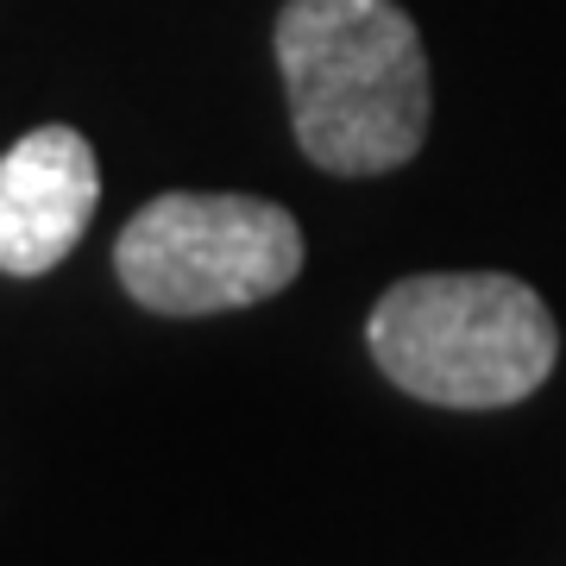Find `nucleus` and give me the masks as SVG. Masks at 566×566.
Listing matches in <instances>:
<instances>
[{"mask_svg":"<svg viewBox=\"0 0 566 566\" xmlns=\"http://www.w3.org/2000/svg\"><path fill=\"white\" fill-rule=\"evenodd\" d=\"M277 70L303 158L327 177H385L428 139L434 82L397 0H283Z\"/></svg>","mask_w":566,"mask_h":566,"instance_id":"f257e3e1","label":"nucleus"},{"mask_svg":"<svg viewBox=\"0 0 566 566\" xmlns=\"http://www.w3.org/2000/svg\"><path fill=\"white\" fill-rule=\"evenodd\" d=\"M365 346L397 390L441 409H510L547 385L560 327L510 271H422L371 303Z\"/></svg>","mask_w":566,"mask_h":566,"instance_id":"f03ea898","label":"nucleus"},{"mask_svg":"<svg viewBox=\"0 0 566 566\" xmlns=\"http://www.w3.org/2000/svg\"><path fill=\"white\" fill-rule=\"evenodd\" d=\"M120 290L151 315H227L271 303L303 271V227L264 196L170 189L114 240Z\"/></svg>","mask_w":566,"mask_h":566,"instance_id":"7ed1b4c3","label":"nucleus"},{"mask_svg":"<svg viewBox=\"0 0 566 566\" xmlns=\"http://www.w3.org/2000/svg\"><path fill=\"white\" fill-rule=\"evenodd\" d=\"M102 208V164L76 126H32L0 158V271L44 277L82 245Z\"/></svg>","mask_w":566,"mask_h":566,"instance_id":"20e7f679","label":"nucleus"}]
</instances>
